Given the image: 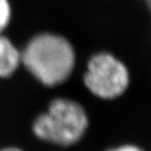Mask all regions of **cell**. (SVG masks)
Listing matches in <instances>:
<instances>
[{
    "label": "cell",
    "mask_w": 151,
    "mask_h": 151,
    "mask_svg": "<svg viewBox=\"0 0 151 151\" xmlns=\"http://www.w3.org/2000/svg\"><path fill=\"white\" fill-rule=\"evenodd\" d=\"M77 52L66 37L41 33L31 38L21 50V66L47 88L66 83L77 66Z\"/></svg>",
    "instance_id": "obj_1"
},
{
    "label": "cell",
    "mask_w": 151,
    "mask_h": 151,
    "mask_svg": "<svg viewBox=\"0 0 151 151\" xmlns=\"http://www.w3.org/2000/svg\"><path fill=\"white\" fill-rule=\"evenodd\" d=\"M89 125V116L82 104L70 98L58 97L35 116L31 129L39 141L68 148L84 139Z\"/></svg>",
    "instance_id": "obj_2"
},
{
    "label": "cell",
    "mask_w": 151,
    "mask_h": 151,
    "mask_svg": "<svg viewBox=\"0 0 151 151\" xmlns=\"http://www.w3.org/2000/svg\"><path fill=\"white\" fill-rule=\"evenodd\" d=\"M131 82L128 66L107 50L94 52L86 62L83 84L91 96L102 101H114L125 94Z\"/></svg>",
    "instance_id": "obj_3"
},
{
    "label": "cell",
    "mask_w": 151,
    "mask_h": 151,
    "mask_svg": "<svg viewBox=\"0 0 151 151\" xmlns=\"http://www.w3.org/2000/svg\"><path fill=\"white\" fill-rule=\"evenodd\" d=\"M21 67V50L9 37L0 35V80H6Z\"/></svg>",
    "instance_id": "obj_4"
},
{
    "label": "cell",
    "mask_w": 151,
    "mask_h": 151,
    "mask_svg": "<svg viewBox=\"0 0 151 151\" xmlns=\"http://www.w3.org/2000/svg\"><path fill=\"white\" fill-rule=\"evenodd\" d=\"M12 18V7L9 0H0V35L7 28Z\"/></svg>",
    "instance_id": "obj_5"
},
{
    "label": "cell",
    "mask_w": 151,
    "mask_h": 151,
    "mask_svg": "<svg viewBox=\"0 0 151 151\" xmlns=\"http://www.w3.org/2000/svg\"><path fill=\"white\" fill-rule=\"evenodd\" d=\"M105 151H146L143 147L139 146L133 143H123L116 146L109 147Z\"/></svg>",
    "instance_id": "obj_6"
},
{
    "label": "cell",
    "mask_w": 151,
    "mask_h": 151,
    "mask_svg": "<svg viewBox=\"0 0 151 151\" xmlns=\"http://www.w3.org/2000/svg\"><path fill=\"white\" fill-rule=\"evenodd\" d=\"M0 151H25V150L18 146H5L2 147V148H0Z\"/></svg>",
    "instance_id": "obj_7"
},
{
    "label": "cell",
    "mask_w": 151,
    "mask_h": 151,
    "mask_svg": "<svg viewBox=\"0 0 151 151\" xmlns=\"http://www.w3.org/2000/svg\"><path fill=\"white\" fill-rule=\"evenodd\" d=\"M143 1H144L145 5H146V7L148 9L149 13H150V15H151V0H143Z\"/></svg>",
    "instance_id": "obj_8"
}]
</instances>
